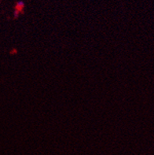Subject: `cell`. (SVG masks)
<instances>
[{"label": "cell", "instance_id": "1", "mask_svg": "<svg viewBox=\"0 0 154 155\" xmlns=\"http://www.w3.org/2000/svg\"><path fill=\"white\" fill-rule=\"evenodd\" d=\"M24 6H25L24 2H22V1H19V2H18V4H17V8L20 10H21L22 8L24 7Z\"/></svg>", "mask_w": 154, "mask_h": 155}]
</instances>
